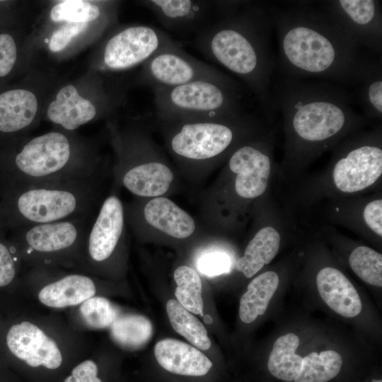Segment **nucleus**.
Returning a JSON list of instances; mask_svg holds the SVG:
<instances>
[{
    "label": "nucleus",
    "mask_w": 382,
    "mask_h": 382,
    "mask_svg": "<svg viewBox=\"0 0 382 382\" xmlns=\"http://www.w3.org/2000/svg\"><path fill=\"white\" fill-rule=\"evenodd\" d=\"M214 9L213 20L196 33L197 49L240 79L273 118L271 90L277 70L272 42L273 4L214 1Z\"/></svg>",
    "instance_id": "nucleus-1"
},
{
    "label": "nucleus",
    "mask_w": 382,
    "mask_h": 382,
    "mask_svg": "<svg viewBox=\"0 0 382 382\" xmlns=\"http://www.w3.org/2000/svg\"><path fill=\"white\" fill-rule=\"evenodd\" d=\"M271 93L275 112L282 117L288 166L306 165L368 120L354 109L349 91L330 81L280 74L274 79Z\"/></svg>",
    "instance_id": "nucleus-2"
},
{
    "label": "nucleus",
    "mask_w": 382,
    "mask_h": 382,
    "mask_svg": "<svg viewBox=\"0 0 382 382\" xmlns=\"http://www.w3.org/2000/svg\"><path fill=\"white\" fill-rule=\"evenodd\" d=\"M273 5L281 75L349 86L361 48L320 6L307 1Z\"/></svg>",
    "instance_id": "nucleus-3"
},
{
    "label": "nucleus",
    "mask_w": 382,
    "mask_h": 382,
    "mask_svg": "<svg viewBox=\"0 0 382 382\" xmlns=\"http://www.w3.org/2000/svg\"><path fill=\"white\" fill-rule=\"evenodd\" d=\"M88 159L74 154L64 134L46 133L15 151L0 154V189L45 183L93 179Z\"/></svg>",
    "instance_id": "nucleus-4"
},
{
    "label": "nucleus",
    "mask_w": 382,
    "mask_h": 382,
    "mask_svg": "<svg viewBox=\"0 0 382 382\" xmlns=\"http://www.w3.org/2000/svg\"><path fill=\"white\" fill-rule=\"evenodd\" d=\"M94 197L93 179L0 189L6 230L89 214Z\"/></svg>",
    "instance_id": "nucleus-5"
},
{
    "label": "nucleus",
    "mask_w": 382,
    "mask_h": 382,
    "mask_svg": "<svg viewBox=\"0 0 382 382\" xmlns=\"http://www.w3.org/2000/svg\"><path fill=\"white\" fill-rule=\"evenodd\" d=\"M155 111L168 122L204 120L245 113V91L233 78L199 80L153 89Z\"/></svg>",
    "instance_id": "nucleus-6"
},
{
    "label": "nucleus",
    "mask_w": 382,
    "mask_h": 382,
    "mask_svg": "<svg viewBox=\"0 0 382 382\" xmlns=\"http://www.w3.org/2000/svg\"><path fill=\"white\" fill-rule=\"evenodd\" d=\"M178 122L170 141L176 155L190 160L219 156L245 135L260 129L262 120L246 112L219 119ZM261 128V127H260Z\"/></svg>",
    "instance_id": "nucleus-7"
},
{
    "label": "nucleus",
    "mask_w": 382,
    "mask_h": 382,
    "mask_svg": "<svg viewBox=\"0 0 382 382\" xmlns=\"http://www.w3.org/2000/svg\"><path fill=\"white\" fill-rule=\"evenodd\" d=\"M330 173L333 188L343 195L355 194L373 186L382 174L381 129L356 132L339 143Z\"/></svg>",
    "instance_id": "nucleus-8"
},
{
    "label": "nucleus",
    "mask_w": 382,
    "mask_h": 382,
    "mask_svg": "<svg viewBox=\"0 0 382 382\" xmlns=\"http://www.w3.org/2000/svg\"><path fill=\"white\" fill-rule=\"evenodd\" d=\"M91 214L66 220L19 226L6 230L13 233L14 245L26 255L64 254L85 243L91 226Z\"/></svg>",
    "instance_id": "nucleus-9"
},
{
    "label": "nucleus",
    "mask_w": 382,
    "mask_h": 382,
    "mask_svg": "<svg viewBox=\"0 0 382 382\" xmlns=\"http://www.w3.org/2000/svg\"><path fill=\"white\" fill-rule=\"evenodd\" d=\"M141 78L153 90L199 80L226 81L232 77L189 55L177 43L144 62Z\"/></svg>",
    "instance_id": "nucleus-10"
},
{
    "label": "nucleus",
    "mask_w": 382,
    "mask_h": 382,
    "mask_svg": "<svg viewBox=\"0 0 382 382\" xmlns=\"http://www.w3.org/2000/svg\"><path fill=\"white\" fill-rule=\"evenodd\" d=\"M318 4L360 48L382 55L380 1L331 0Z\"/></svg>",
    "instance_id": "nucleus-11"
},
{
    "label": "nucleus",
    "mask_w": 382,
    "mask_h": 382,
    "mask_svg": "<svg viewBox=\"0 0 382 382\" xmlns=\"http://www.w3.org/2000/svg\"><path fill=\"white\" fill-rule=\"evenodd\" d=\"M176 44L167 33L155 26H129L111 37L105 44L103 67L127 69L144 64L156 53Z\"/></svg>",
    "instance_id": "nucleus-12"
},
{
    "label": "nucleus",
    "mask_w": 382,
    "mask_h": 382,
    "mask_svg": "<svg viewBox=\"0 0 382 382\" xmlns=\"http://www.w3.org/2000/svg\"><path fill=\"white\" fill-rule=\"evenodd\" d=\"M272 131L260 139L242 144L230 156L228 168L236 174L235 192L244 199H255L266 191L272 168Z\"/></svg>",
    "instance_id": "nucleus-13"
},
{
    "label": "nucleus",
    "mask_w": 382,
    "mask_h": 382,
    "mask_svg": "<svg viewBox=\"0 0 382 382\" xmlns=\"http://www.w3.org/2000/svg\"><path fill=\"white\" fill-rule=\"evenodd\" d=\"M124 209L120 199L108 197L88 231L85 243L87 254L94 262L108 260L117 248L124 230Z\"/></svg>",
    "instance_id": "nucleus-14"
},
{
    "label": "nucleus",
    "mask_w": 382,
    "mask_h": 382,
    "mask_svg": "<svg viewBox=\"0 0 382 382\" xmlns=\"http://www.w3.org/2000/svg\"><path fill=\"white\" fill-rule=\"evenodd\" d=\"M10 351L33 367H59L62 357L54 340L34 324L24 321L13 325L6 336Z\"/></svg>",
    "instance_id": "nucleus-15"
},
{
    "label": "nucleus",
    "mask_w": 382,
    "mask_h": 382,
    "mask_svg": "<svg viewBox=\"0 0 382 382\" xmlns=\"http://www.w3.org/2000/svg\"><path fill=\"white\" fill-rule=\"evenodd\" d=\"M143 4L152 11L159 23L173 32L196 33L214 16V1L149 0Z\"/></svg>",
    "instance_id": "nucleus-16"
},
{
    "label": "nucleus",
    "mask_w": 382,
    "mask_h": 382,
    "mask_svg": "<svg viewBox=\"0 0 382 382\" xmlns=\"http://www.w3.org/2000/svg\"><path fill=\"white\" fill-rule=\"evenodd\" d=\"M353 101L362 108L367 120L382 118V55L361 52L357 64L352 81Z\"/></svg>",
    "instance_id": "nucleus-17"
},
{
    "label": "nucleus",
    "mask_w": 382,
    "mask_h": 382,
    "mask_svg": "<svg viewBox=\"0 0 382 382\" xmlns=\"http://www.w3.org/2000/svg\"><path fill=\"white\" fill-rule=\"evenodd\" d=\"M316 285L323 301L337 314L354 318L360 313L359 295L340 270L332 267L322 268L317 274Z\"/></svg>",
    "instance_id": "nucleus-18"
},
{
    "label": "nucleus",
    "mask_w": 382,
    "mask_h": 382,
    "mask_svg": "<svg viewBox=\"0 0 382 382\" xmlns=\"http://www.w3.org/2000/svg\"><path fill=\"white\" fill-rule=\"evenodd\" d=\"M154 354L161 367L178 375L202 376L207 374L213 365L198 349L173 339L157 342Z\"/></svg>",
    "instance_id": "nucleus-19"
},
{
    "label": "nucleus",
    "mask_w": 382,
    "mask_h": 382,
    "mask_svg": "<svg viewBox=\"0 0 382 382\" xmlns=\"http://www.w3.org/2000/svg\"><path fill=\"white\" fill-rule=\"evenodd\" d=\"M48 118L66 130H74L92 120L97 110L72 85L63 87L47 108Z\"/></svg>",
    "instance_id": "nucleus-20"
},
{
    "label": "nucleus",
    "mask_w": 382,
    "mask_h": 382,
    "mask_svg": "<svg viewBox=\"0 0 382 382\" xmlns=\"http://www.w3.org/2000/svg\"><path fill=\"white\" fill-rule=\"evenodd\" d=\"M144 216L148 224L176 238H185L195 229L193 219L166 197L149 201L144 207Z\"/></svg>",
    "instance_id": "nucleus-21"
},
{
    "label": "nucleus",
    "mask_w": 382,
    "mask_h": 382,
    "mask_svg": "<svg viewBox=\"0 0 382 382\" xmlns=\"http://www.w3.org/2000/svg\"><path fill=\"white\" fill-rule=\"evenodd\" d=\"M173 180V174L166 165L151 161L129 168L122 174V183L135 195L157 197L168 190Z\"/></svg>",
    "instance_id": "nucleus-22"
},
{
    "label": "nucleus",
    "mask_w": 382,
    "mask_h": 382,
    "mask_svg": "<svg viewBox=\"0 0 382 382\" xmlns=\"http://www.w3.org/2000/svg\"><path fill=\"white\" fill-rule=\"evenodd\" d=\"M37 110L35 95L24 89H13L0 94V133H16L28 127Z\"/></svg>",
    "instance_id": "nucleus-23"
},
{
    "label": "nucleus",
    "mask_w": 382,
    "mask_h": 382,
    "mask_svg": "<svg viewBox=\"0 0 382 382\" xmlns=\"http://www.w3.org/2000/svg\"><path fill=\"white\" fill-rule=\"evenodd\" d=\"M93 281L88 276L69 274L44 286L38 294L40 301L52 308H64L82 303L96 294Z\"/></svg>",
    "instance_id": "nucleus-24"
},
{
    "label": "nucleus",
    "mask_w": 382,
    "mask_h": 382,
    "mask_svg": "<svg viewBox=\"0 0 382 382\" xmlns=\"http://www.w3.org/2000/svg\"><path fill=\"white\" fill-rule=\"evenodd\" d=\"M281 236L272 226L257 231L236 264V270L250 278L275 257L279 250Z\"/></svg>",
    "instance_id": "nucleus-25"
},
{
    "label": "nucleus",
    "mask_w": 382,
    "mask_h": 382,
    "mask_svg": "<svg viewBox=\"0 0 382 382\" xmlns=\"http://www.w3.org/2000/svg\"><path fill=\"white\" fill-rule=\"evenodd\" d=\"M279 276L274 271L265 272L255 277L240 300L239 317L250 323L263 315L279 286Z\"/></svg>",
    "instance_id": "nucleus-26"
},
{
    "label": "nucleus",
    "mask_w": 382,
    "mask_h": 382,
    "mask_svg": "<svg viewBox=\"0 0 382 382\" xmlns=\"http://www.w3.org/2000/svg\"><path fill=\"white\" fill-rule=\"evenodd\" d=\"M299 344V337L291 332L276 340L267 361L268 370L274 378L294 381L299 376L303 361V358L296 354Z\"/></svg>",
    "instance_id": "nucleus-27"
},
{
    "label": "nucleus",
    "mask_w": 382,
    "mask_h": 382,
    "mask_svg": "<svg viewBox=\"0 0 382 382\" xmlns=\"http://www.w3.org/2000/svg\"><path fill=\"white\" fill-rule=\"evenodd\" d=\"M112 339L120 345L137 349L145 345L152 336L151 321L134 313L119 315L110 326Z\"/></svg>",
    "instance_id": "nucleus-28"
},
{
    "label": "nucleus",
    "mask_w": 382,
    "mask_h": 382,
    "mask_svg": "<svg viewBox=\"0 0 382 382\" xmlns=\"http://www.w3.org/2000/svg\"><path fill=\"white\" fill-rule=\"evenodd\" d=\"M166 311L173 328L192 345L202 350L211 347V341L203 324L178 301L167 302Z\"/></svg>",
    "instance_id": "nucleus-29"
},
{
    "label": "nucleus",
    "mask_w": 382,
    "mask_h": 382,
    "mask_svg": "<svg viewBox=\"0 0 382 382\" xmlns=\"http://www.w3.org/2000/svg\"><path fill=\"white\" fill-rule=\"evenodd\" d=\"M342 366V357L334 350L311 352L303 358L301 371L294 381L328 382L339 374Z\"/></svg>",
    "instance_id": "nucleus-30"
},
{
    "label": "nucleus",
    "mask_w": 382,
    "mask_h": 382,
    "mask_svg": "<svg viewBox=\"0 0 382 382\" xmlns=\"http://www.w3.org/2000/svg\"><path fill=\"white\" fill-rule=\"evenodd\" d=\"M173 277L177 284L175 296L178 301L188 311L202 316V286L196 271L182 265L175 270Z\"/></svg>",
    "instance_id": "nucleus-31"
},
{
    "label": "nucleus",
    "mask_w": 382,
    "mask_h": 382,
    "mask_svg": "<svg viewBox=\"0 0 382 382\" xmlns=\"http://www.w3.org/2000/svg\"><path fill=\"white\" fill-rule=\"evenodd\" d=\"M352 271L369 284L382 286V255L373 248L361 245L355 248L349 257Z\"/></svg>",
    "instance_id": "nucleus-32"
},
{
    "label": "nucleus",
    "mask_w": 382,
    "mask_h": 382,
    "mask_svg": "<svg viewBox=\"0 0 382 382\" xmlns=\"http://www.w3.org/2000/svg\"><path fill=\"white\" fill-rule=\"evenodd\" d=\"M80 313L85 323L94 329L110 327L119 316L111 302L100 296H93L83 302Z\"/></svg>",
    "instance_id": "nucleus-33"
},
{
    "label": "nucleus",
    "mask_w": 382,
    "mask_h": 382,
    "mask_svg": "<svg viewBox=\"0 0 382 382\" xmlns=\"http://www.w3.org/2000/svg\"><path fill=\"white\" fill-rule=\"evenodd\" d=\"M100 8L86 1L69 0L60 2L51 10L50 17L53 21L71 23H88L99 18Z\"/></svg>",
    "instance_id": "nucleus-34"
},
{
    "label": "nucleus",
    "mask_w": 382,
    "mask_h": 382,
    "mask_svg": "<svg viewBox=\"0 0 382 382\" xmlns=\"http://www.w3.org/2000/svg\"><path fill=\"white\" fill-rule=\"evenodd\" d=\"M196 266L202 274L214 277L228 272L231 267V260L224 252L211 251L202 255L198 258Z\"/></svg>",
    "instance_id": "nucleus-35"
},
{
    "label": "nucleus",
    "mask_w": 382,
    "mask_h": 382,
    "mask_svg": "<svg viewBox=\"0 0 382 382\" xmlns=\"http://www.w3.org/2000/svg\"><path fill=\"white\" fill-rule=\"evenodd\" d=\"M5 231L0 232V287L9 284L16 274L17 257L14 256L16 248L13 243L5 241Z\"/></svg>",
    "instance_id": "nucleus-36"
},
{
    "label": "nucleus",
    "mask_w": 382,
    "mask_h": 382,
    "mask_svg": "<svg viewBox=\"0 0 382 382\" xmlns=\"http://www.w3.org/2000/svg\"><path fill=\"white\" fill-rule=\"evenodd\" d=\"M88 27V23L68 22L53 33L49 42V47L52 52L62 50L71 40L83 32Z\"/></svg>",
    "instance_id": "nucleus-37"
},
{
    "label": "nucleus",
    "mask_w": 382,
    "mask_h": 382,
    "mask_svg": "<svg viewBox=\"0 0 382 382\" xmlns=\"http://www.w3.org/2000/svg\"><path fill=\"white\" fill-rule=\"evenodd\" d=\"M362 222L369 230L382 236V199L377 198L367 202L361 212Z\"/></svg>",
    "instance_id": "nucleus-38"
},
{
    "label": "nucleus",
    "mask_w": 382,
    "mask_h": 382,
    "mask_svg": "<svg viewBox=\"0 0 382 382\" xmlns=\"http://www.w3.org/2000/svg\"><path fill=\"white\" fill-rule=\"evenodd\" d=\"M17 56L13 38L8 34L0 35V77L7 75L13 69Z\"/></svg>",
    "instance_id": "nucleus-39"
},
{
    "label": "nucleus",
    "mask_w": 382,
    "mask_h": 382,
    "mask_svg": "<svg viewBox=\"0 0 382 382\" xmlns=\"http://www.w3.org/2000/svg\"><path fill=\"white\" fill-rule=\"evenodd\" d=\"M98 367L94 361L86 360L75 366L71 375L64 382H103L97 376Z\"/></svg>",
    "instance_id": "nucleus-40"
},
{
    "label": "nucleus",
    "mask_w": 382,
    "mask_h": 382,
    "mask_svg": "<svg viewBox=\"0 0 382 382\" xmlns=\"http://www.w3.org/2000/svg\"><path fill=\"white\" fill-rule=\"evenodd\" d=\"M2 231H6L4 222V212L2 204L0 199V232Z\"/></svg>",
    "instance_id": "nucleus-41"
},
{
    "label": "nucleus",
    "mask_w": 382,
    "mask_h": 382,
    "mask_svg": "<svg viewBox=\"0 0 382 382\" xmlns=\"http://www.w3.org/2000/svg\"><path fill=\"white\" fill-rule=\"evenodd\" d=\"M204 321L207 323H211L212 322V318L210 316H204Z\"/></svg>",
    "instance_id": "nucleus-42"
},
{
    "label": "nucleus",
    "mask_w": 382,
    "mask_h": 382,
    "mask_svg": "<svg viewBox=\"0 0 382 382\" xmlns=\"http://www.w3.org/2000/svg\"><path fill=\"white\" fill-rule=\"evenodd\" d=\"M371 382H382L381 379H373Z\"/></svg>",
    "instance_id": "nucleus-43"
},
{
    "label": "nucleus",
    "mask_w": 382,
    "mask_h": 382,
    "mask_svg": "<svg viewBox=\"0 0 382 382\" xmlns=\"http://www.w3.org/2000/svg\"><path fill=\"white\" fill-rule=\"evenodd\" d=\"M45 42L46 43H49V42H50V40H49V39H47V38H46V39L45 40Z\"/></svg>",
    "instance_id": "nucleus-44"
}]
</instances>
